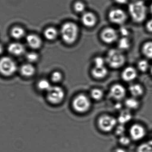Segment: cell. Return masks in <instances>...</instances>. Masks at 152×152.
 Listing matches in <instances>:
<instances>
[{
    "label": "cell",
    "instance_id": "obj_1",
    "mask_svg": "<svg viewBox=\"0 0 152 152\" xmlns=\"http://www.w3.org/2000/svg\"><path fill=\"white\" fill-rule=\"evenodd\" d=\"M128 10L132 20L135 23H142L146 18L147 7L142 0H137L130 3L129 5Z\"/></svg>",
    "mask_w": 152,
    "mask_h": 152
},
{
    "label": "cell",
    "instance_id": "obj_2",
    "mask_svg": "<svg viewBox=\"0 0 152 152\" xmlns=\"http://www.w3.org/2000/svg\"><path fill=\"white\" fill-rule=\"evenodd\" d=\"M79 33V29L77 25L71 21L64 23L61 28V38L67 44H72L77 41Z\"/></svg>",
    "mask_w": 152,
    "mask_h": 152
},
{
    "label": "cell",
    "instance_id": "obj_3",
    "mask_svg": "<svg viewBox=\"0 0 152 152\" xmlns=\"http://www.w3.org/2000/svg\"><path fill=\"white\" fill-rule=\"evenodd\" d=\"M124 54L119 49H112L107 53L105 61L110 68L118 69L122 67L126 62Z\"/></svg>",
    "mask_w": 152,
    "mask_h": 152
},
{
    "label": "cell",
    "instance_id": "obj_4",
    "mask_svg": "<svg viewBox=\"0 0 152 152\" xmlns=\"http://www.w3.org/2000/svg\"><path fill=\"white\" fill-rule=\"evenodd\" d=\"M73 109L78 113H83L89 110L91 106L90 99L85 95H78L76 96L72 103Z\"/></svg>",
    "mask_w": 152,
    "mask_h": 152
},
{
    "label": "cell",
    "instance_id": "obj_5",
    "mask_svg": "<svg viewBox=\"0 0 152 152\" xmlns=\"http://www.w3.org/2000/svg\"><path fill=\"white\" fill-rule=\"evenodd\" d=\"M65 97L64 89L60 86H54L47 92L46 98L48 101L53 104H58L62 102Z\"/></svg>",
    "mask_w": 152,
    "mask_h": 152
},
{
    "label": "cell",
    "instance_id": "obj_6",
    "mask_svg": "<svg viewBox=\"0 0 152 152\" xmlns=\"http://www.w3.org/2000/svg\"><path fill=\"white\" fill-rule=\"evenodd\" d=\"M17 69L15 62L8 57H4L0 59V73L6 76L13 75Z\"/></svg>",
    "mask_w": 152,
    "mask_h": 152
},
{
    "label": "cell",
    "instance_id": "obj_7",
    "mask_svg": "<svg viewBox=\"0 0 152 152\" xmlns=\"http://www.w3.org/2000/svg\"><path fill=\"white\" fill-rule=\"evenodd\" d=\"M117 120L112 116L104 115L98 120L97 124L99 129L104 132H110L116 127Z\"/></svg>",
    "mask_w": 152,
    "mask_h": 152
},
{
    "label": "cell",
    "instance_id": "obj_8",
    "mask_svg": "<svg viewBox=\"0 0 152 152\" xmlns=\"http://www.w3.org/2000/svg\"><path fill=\"white\" fill-rule=\"evenodd\" d=\"M108 18L111 22L116 25H121L126 22L127 15L123 10L121 9H114L109 12Z\"/></svg>",
    "mask_w": 152,
    "mask_h": 152
},
{
    "label": "cell",
    "instance_id": "obj_9",
    "mask_svg": "<svg viewBox=\"0 0 152 152\" xmlns=\"http://www.w3.org/2000/svg\"><path fill=\"white\" fill-rule=\"evenodd\" d=\"M101 39L107 44L113 43L118 39V32L113 28L106 27L103 29L101 33Z\"/></svg>",
    "mask_w": 152,
    "mask_h": 152
},
{
    "label": "cell",
    "instance_id": "obj_10",
    "mask_svg": "<svg viewBox=\"0 0 152 152\" xmlns=\"http://www.w3.org/2000/svg\"><path fill=\"white\" fill-rule=\"evenodd\" d=\"M126 89L124 86L116 84L111 87L110 90V95L112 99L116 101H121L125 98L126 95Z\"/></svg>",
    "mask_w": 152,
    "mask_h": 152
},
{
    "label": "cell",
    "instance_id": "obj_11",
    "mask_svg": "<svg viewBox=\"0 0 152 152\" xmlns=\"http://www.w3.org/2000/svg\"><path fill=\"white\" fill-rule=\"evenodd\" d=\"M81 21L84 26L88 28H92L95 26L97 19L95 14L93 12H85L82 13Z\"/></svg>",
    "mask_w": 152,
    "mask_h": 152
},
{
    "label": "cell",
    "instance_id": "obj_12",
    "mask_svg": "<svg viewBox=\"0 0 152 152\" xmlns=\"http://www.w3.org/2000/svg\"><path fill=\"white\" fill-rule=\"evenodd\" d=\"M129 134L132 139L134 141H138L145 136V129L142 126L135 124L131 126Z\"/></svg>",
    "mask_w": 152,
    "mask_h": 152
},
{
    "label": "cell",
    "instance_id": "obj_13",
    "mask_svg": "<svg viewBox=\"0 0 152 152\" xmlns=\"http://www.w3.org/2000/svg\"><path fill=\"white\" fill-rule=\"evenodd\" d=\"M137 75V72L134 68L128 67L122 71L121 77L122 79L126 82H131L136 78Z\"/></svg>",
    "mask_w": 152,
    "mask_h": 152
},
{
    "label": "cell",
    "instance_id": "obj_14",
    "mask_svg": "<svg viewBox=\"0 0 152 152\" xmlns=\"http://www.w3.org/2000/svg\"><path fill=\"white\" fill-rule=\"evenodd\" d=\"M26 41L28 45L32 49H39L42 44V41L41 37L34 34L28 35L27 37Z\"/></svg>",
    "mask_w": 152,
    "mask_h": 152
},
{
    "label": "cell",
    "instance_id": "obj_15",
    "mask_svg": "<svg viewBox=\"0 0 152 152\" xmlns=\"http://www.w3.org/2000/svg\"><path fill=\"white\" fill-rule=\"evenodd\" d=\"M108 71L105 66H94L92 69L91 74L94 78L101 79L104 78L108 75Z\"/></svg>",
    "mask_w": 152,
    "mask_h": 152
},
{
    "label": "cell",
    "instance_id": "obj_16",
    "mask_svg": "<svg viewBox=\"0 0 152 152\" xmlns=\"http://www.w3.org/2000/svg\"><path fill=\"white\" fill-rule=\"evenodd\" d=\"M8 51L13 55L19 56L24 53L25 48L21 44L19 43H12L9 46Z\"/></svg>",
    "mask_w": 152,
    "mask_h": 152
},
{
    "label": "cell",
    "instance_id": "obj_17",
    "mask_svg": "<svg viewBox=\"0 0 152 152\" xmlns=\"http://www.w3.org/2000/svg\"><path fill=\"white\" fill-rule=\"evenodd\" d=\"M44 35L47 40L53 41L55 40L58 35V31L54 27H49L45 29L44 32Z\"/></svg>",
    "mask_w": 152,
    "mask_h": 152
},
{
    "label": "cell",
    "instance_id": "obj_18",
    "mask_svg": "<svg viewBox=\"0 0 152 152\" xmlns=\"http://www.w3.org/2000/svg\"><path fill=\"white\" fill-rule=\"evenodd\" d=\"M35 70L34 67L30 63L24 64L20 68V72L22 75L26 77L33 76L35 73Z\"/></svg>",
    "mask_w": 152,
    "mask_h": 152
},
{
    "label": "cell",
    "instance_id": "obj_19",
    "mask_svg": "<svg viewBox=\"0 0 152 152\" xmlns=\"http://www.w3.org/2000/svg\"><path fill=\"white\" fill-rule=\"evenodd\" d=\"M142 51L146 58L152 59V41H147L143 44Z\"/></svg>",
    "mask_w": 152,
    "mask_h": 152
},
{
    "label": "cell",
    "instance_id": "obj_20",
    "mask_svg": "<svg viewBox=\"0 0 152 152\" xmlns=\"http://www.w3.org/2000/svg\"><path fill=\"white\" fill-rule=\"evenodd\" d=\"M129 89L131 94L134 97H139L142 95L144 93L143 88L138 84L131 85Z\"/></svg>",
    "mask_w": 152,
    "mask_h": 152
},
{
    "label": "cell",
    "instance_id": "obj_21",
    "mask_svg": "<svg viewBox=\"0 0 152 152\" xmlns=\"http://www.w3.org/2000/svg\"><path fill=\"white\" fill-rule=\"evenodd\" d=\"M132 116L130 112L128 110H124L121 112L118 117V120L120 124L124 125L129 122Z\"/></svg>",
    "mask_w": 152,
    "mask_h": 152
},
{
    "label": "cell",
    "instance_id": "obj_22",
    "mask_svg": "<svg viewBox=\"0 0 152 152\" xmlns=\"http://www.w3.org/2000/svg\"><path fill=\"white\" fill-rule=\"evenodd\" d=\"M131 43L128 37H122L119 40L118 43V49L121 50H127L130 48Z\"/></svg>",
    "mask_w": 152,
    "mask_h": 152
},
{
    "label": "cell",
    "instance_id": "obj_23",
    "mask_svg": "<svg viewBox=\"0 0 152 152\" xmlns=\"http://www.w3.org/2000/svg\"><path fill=\"white\" fill-rule=\"evenodd\" d=\"M25 30L22 28L20 27H15L12 29V36L16 39H20L25 36Z\"/></svg>",
    "mask_w": 152,
    "mask_h": 152
},
{
    "label": "cell",
    "instance_id": "obj_24",
    "mask_svg": "<svg viewBox=\"0 0 152 152\" xmlns=\"http://www.w3.org/2000/svg\"><path fill=\"white\" fill-rule=\"evenodd\" d=\"M90 96L95 101H100L103 97L104 93L101 89L94 88L90 92Z\"/></svg>",
    "mask_w": 152,
    "mask_h": 152
},
{
    "label": "cell",
    "instance_id": "obj_25",
    "mask_svg": "<svg viewBox=\"0 0 152 152\" xmlns=\"http://www.w3.org/2000/svg\"><path fill=\"white\" fill-rule=\"evenodd\" d=\"M125 105L129 109H136L139 107V103L135 98H130L125 101Z\"/></svg>",
    "mask_w": 152,
    "mask_h": 152
},
{
    "label": "cell",
    "instance_id": "obj_26",
    "mask_svg": "<svg viewBox=\"0 0 152 152\" xmlns=\"http://www.w3.org/2000/svg\"><path fill=\"white\" fill-rule=\"evenodd\" d=\"M50 83L47 79L40 80L37 84V87L39 90L47 92L51 87Z\"/></svg>",
    "mask_w": 152,
    "mask_h": 152
},
{
    "label": "cell",
    "instance_id": "obj_27",
    "mask_svg": "<svg viewBox=\"0 0 152 152\" xmlns=\"http://www.w3.org/2000/svg\"><path fill=\"white\" fill-rule=\"evenodd\" d=\"M86 8L85 3L81 1H77L74 4V10L77 13H84L85 12Z\"/></svg>",
    "mask_w": 152,
    "mask_h": 152
},
{
    "label": "cell",
    "instance_id": "obj_28",
    "mask_svg": "<svg viewBox=\"0 0 152 152\" xmlns=\"http://www.w3.org/2000/svg\"><path fill=\"white\" fill-rule=\"evenodd\" d=\"M138 69L142 72H145L149 68V62L146 60H141L138 62L137 64Z\"/></svg>",
    "mask_w": 152,
    "mask_h": 152
},
{
    "label": "cell",
    "instance_id": "obj_29",
    "mask_svg": "<svg viewBox=\"0 0 152 152\" xmlns=\"http://www.w3.org/2000/svg\"><path fill=\"white\" fill-rule=\"evenodd\" d=\"M51 79L52 81L54 83H59L63 79V75L60 71H55L52 74Z\"/></svg>",
    "mask_w": 152,
    "mask_h": 152
},
{
    "label": "cell",
    "instance_id": "obj_30",
    "mask_svg": "<svg viewBox=\"0 0 152 152\" xmlns=\"http://www.w3.org/2000/svg\"><path fill=\"white\" fill-rule=\"evenodd\" d=\"M137 152H152V145L149 143L142 144L137 148Z\"/></svg>",
    "mask_w": 152,
    "mask_h": 152
},
{
    "label": "cell",
    "instance_id": "obj_31",
    "mask_svg": "<svg viewBox=\"0 0 152 152\" xmlns=\"http://www.w3.org/2000/svg\"><path fill=\"white\" fill-rule=\"evenodd\" d=\"M39 58L38 54L34 52L28 53L26 55L27 59L30 62H36L38 60Z\"/></svg>",
    "mask_w": 152,
    "mask_h": 152
},
{
    "label": "cell",
    "instance_id": "obj_32",
    "mask_svg": "<svg viewBox=\"0 0 152 152\" xmlns=\"http://www.w3.org/2000/svg\"><path fill=\"white\" fill-rule=\"evenodd\" d=\"M105 62H106L105 59L102 58V57L98 56V57H96L94 59V66H96V67L104 66Z\"/></svg>",
    "mask_w": 152,
    "mask_h": 152
},
{
    "label": "cell",
    "instance_id": "obj_33",
    "mask_svg": "<svg viewBox=\"0 0 152 152\" xmlns=\"http://www.w3.org/2000/svg\"><path fill=\"white\" fill-rule=\"evenodd\" d=\"M125 132V128L124 125L120 124V125L118 126L116 129V134L117 135L119 136H123Z\"/></svg>",
    "mask_w": 152,
    "mask_h": 152
},
{
    "label": "cell",
    "instance_id": "obj_34",
    "mask_svg": "<svg viewBox=\"0 0 152 152\" xmlns=\"http://www.w3.org/2000/svg\"><path fill=\"white\" fill-rule=\"evenodd\" d=\"M119 142L122 145H127L130 143V140L129 138L127 137L122 136L120 138Z\"/></svg>",
    "mask_w": 152,
    "mask_h": 152
},
{
    "label": "cell",
    "instance_id": "obj_35",
    "mask_svg": "<svg viewBox=\"0 0 152 152\" xmlns=\"http://www.w3.org/2000/svg\"><path fill=\"white\" fill-rule=\"evenodd\" d=\"M146 30L149 33H152V18L149 20L145 24Z\"/></svg>",
    "mask_w": 152,
    "mask_h": 152
},
{
    "label": "cell",
    "instance_id": "obj_36",
    "mask_svg": "<svg viewBox=\"0 0 152 152\" xmlns=\"http://www.w3.org/2000/svg\"><path fill=\"white\" fill-rule=\"evenodd\" d=\"M120 32L121 35L123 36V37H127L129 35V31L125 27H122L121 28Z\"/></svg>",
    "mask_w": 152,
    "mask_h": 152
},
{
    "label": "cell",
    "instance_id": "obj_37",
    "mask_svg": "<svg viewBox=\"0 0 152 152\" xmlns=\"http://www.w3.org/2000/svg\"><path fill=\"white\" fill-rule=\"evenodd\" d=\"M116 3L119 4H125L128 2V0H114Z\"/></svg>",
    "mask_w": 152,
    "mask_h": 152
},
{
    "label": "cell",
    "instance_id": "obj_38",
    "mask_svg": "<svg viewBox=\"0 0 152 152\" xmlns=\"http://www.w3.org/2000/svg\"><path fill=\"white\" fill-rule=\"evenodd\" d=\"M115 152H126L125 150H123L121 149H117Z\"/></svg>",
    "mask_w": 152,
    "mask_h": 152
},
{
    "label": "cell",
    "instance_id": "obj_39",
    "mask_svg": "<svg viewBox=\"0 0 152 152\" xmlns=\"http://www.w3.org/2000/svg\"><path fill=\"white\" fill-rule=\"evenodd\" d=\"M3 51V48L2 46L0 45V54L2 53Z\"/></svg>",
    "mask_w": 152,
    "mask_h": 152
},
{
    "label": "cell",
    "instance_id": "obj_40",
    "mask_svg": "<svg viewBox=\"0 0 152 152\" xmlns=\"http://www.w3.org/2000/svg\"><path fill=\"white\" fill-rule=\"evenodd\" d=\"M150 12H151V14L152 15V4H151V6H150Z\"/></svg>",
    "mask_w": 152,
    "mask_h": 152
},
{
    "label": "cell",
    "instance_id": "obj_41",
    "mask_svg": "<svg viewBox=\"0 0 152 152\" xmlns=\"http://www.w3.org/2000/svg\"><path fill=\"white\" fill-rule=\"evenodd\" d=\"M148 143H149L150 144H151V145H152V139L151 140V141H150V142H149Z\"/></svg>",
    "mask_w": 152,
    "mask_h": 152
},
{
    "label": "cell",
    "instance_id": "obj_42",
    "mask_svg": "<svg viewBox=\"0 0 152 152\" xmlns=\"http://www.w3.org/2000/svg\"><path fill=\"white\" fill-rule=\"evenodd\" d=\"M151 74L152 75V66L151 68Z\"/></svg>",
    "mask_w": 152,
    "mask_h": 152
}]
</instances>
